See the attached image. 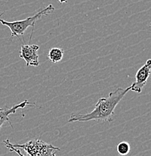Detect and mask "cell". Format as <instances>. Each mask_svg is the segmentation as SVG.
<instances>
[{
  "instance_id": "obj_1",
  "label": "cell",
  "mask_w": 151,
  "mask_h": 156,
  "mask_svg": "<svg viewBox=\"0 0 151 156\" xmlns=\"http://www.w3.org/2000/svg\"><path fill=\"white\" fill-rule=\"evenodd\" d=\"M129 91H130V87L126 89L117 88L115 91L110 92L107 98L99 99L90 113L87 114H71L68 122H89L92 120L99 122H111L113 121L115 108Z\"/></svg>"
},
{
  "instance_id": "obj_2",
  "label": "cell",
  "mask_w": 151,
  "mask_h": 156,
  "mask_svg": "<svg viewBox=\"0 0 151 156\" xmlns=\"http://www.w3.org/2000/svg\"><path fill=\"white\" fill-rule=\"evenodd\" d=\"M54 7L51 4L47 6L44 9L38 11L36 14L32 16V17H29L25 20H17L13 21V22H9V21H5L2 20L0 17V23L2 24L3 26L8 27L10 29L11 32V38H12L14 36H23L25 33L26 30L29 28V27H32L34 28L35 27V23L37 20L41 18L43 16L48 15V14H51L53 11H54ZM4 13L0 14V17H1Z\"/></svg>"
},
{
  "instance_id": "obj_3",
  "label": "cell",
  "mask_w": 151,
  "mask_h": 156,
  "mask_svg": "<svg viewBox=\"0 0 151 156\" xmlns=\"http://www.w3.org/2000/svg\"><path fill=\"white\" fill-rule=\"evenodd\" d=\"M17 149H23L29 156H56V152L60 149L52 144L44 142L40 139L32 140L23 144H12Z\"/></svg>"
},
{
  "instance_id": "obj_4",
  "label": "cell",
  "mask_w": 151,
  "mask_h": 156,
  "mask_svg": "<svg viewBox=\"0 0 151 156\" xmlns=\"http://www.w3.org/2000/svg\"><path fill=\"white\" fill-rule=\"evenodd\" d=\"M151 74V59H148L142 67L138 70L135 74V81L130 86V90L141 93L146 85Z\"/></svg>"
},
{
  "instance_id": "obj_5",
  "label": "cell",
  "mask_w": 151,
  "mask_h": 156,
  "mask_svg": "<svg viewBox=\"0 0 151 156\" xmlns=\"http://www.w3.org/2000/svg\"><path fill=\"white\" fill-rule=\"evenodd\" d=\"M39 47L35 44H22L20 50V57L26 62L27 67L39 66L38 50Z\"/></svg>"
},
{
  "instance_id": "obj_6",
  "label": "cell",
  "mask_w": 151,
  "mask_h": 156,
  "mask_svg": "<svg viewBox=\"0 0 151 156\" xmlns=\"http://www.w3.org/2000/svg\"><path fill=\"white\" fill-rule=\"evenodd\" d=\"M27 106H31V107H35V104L32 103V102L28 101L27 100H25L24 101L21 102V103L18 104V105H15L11 107H0V130L1 128L2 127L3 125L8 122L9 123V125L11 126V128H13L12 123L10 121V118L9 116L11 114H16V111L18 109H23L24 107Z\"/></svg>"
},
{
  "instance_id": "obj_7",
  "label": "cell",
  "mask_w": 151,
  "mask_h": 156,
  "mask_svg": "<svg viewBox=\"0 0 151 156\" xmlns=\"http://www.w3.org/2000/svg\"><path fill=\"white\" fill-rule=\"evenodd\" d=\"M64 50L59 48H53L49 50L48 57L52 63H57L60 62L63 58Z\"/></svg>"
},
{
  "instance_id": "obj_8",
  "label": "cell",
  "mask_w": 151,
  "mask_h": 156,
  "mask_svg": "<svg viewBox=\"0 0 151 156\" xmlns=\"http://www.w3.org/2000/svg\"><path fill=\"white\" fill-rule=\"evenodd\" d=\"M130 145H129V143L126 142V141H122L118 144L117 147V152L122 156L127 155L130 152Z\"/></svg>"
},
{
  "instance_id": "obj_9",
  "label": "cell",
  "mask_w": 151,
  "mask_h": 156,
  "mask_svg": "<svg viewBox=\"0 0 151 156\" xmlns=\"http://www.w3.org/2000/svg\"><path fill=\"white\" fill-rule=\"evenodd\" d=\"M3 144H4V145L6 148H8V149H9V151H10V152H16V153H17L19 156H25L21 153L20 149H17V148L13 147V146H11V143H10L9 140H3Z\"/></svg>"
},
{
  "instance_id": "obj_10",
  "label": "cell",
  "mask_w": 151,
  "mask_h": 156,
  "mask_svg": "<svg viewBox=\"0 0 151 156\" xmlns=\"http://www.w3.org/2000/svg\"><path fill=\"white\" fill-rule=\"evenodd\" d=\"M57 1H59L60 3H65V2H67V0H57Z\"/></svg>"
},
{
  "instance_id": "obj_11",
  "label": "cell",
  "mask_w": 151,
  "mask_h": 156,
  "mask_svg": "<svg viewBox=\"0 0 151 156\" xmlns=\"http://www.w3.org/2000/svg\"><path fill=\"white\" fill-rule=\"evenodd\" d=\"M150 27H151V23H150Z\"/></svg>"
}]
</instances>
